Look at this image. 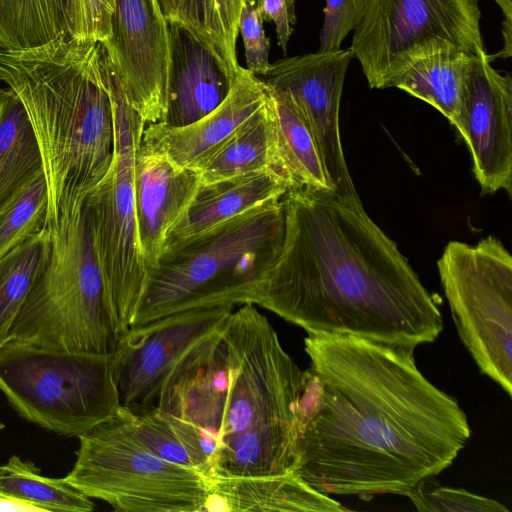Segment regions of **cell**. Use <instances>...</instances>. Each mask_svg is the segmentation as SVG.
Instances as JSON below:
<instances>
[{
	"label": "cell",
	"instance_id": "cell-20",
	"mask_svg": "<svg viewBox=\"0 0 512 512\" xmlns=\"http://www.w3.org/2000/svg\"><path fill=\"white\" fill-rule=\"evenodd\" d=\"M477 55L449 42L420 54L390 82L437 109L462 136L467 81Z\"/></svg>",
	"mask_w": 512,
	"mask_h": 512
},
{
	"label": "cell",
	"instance_id": "cell-39",
	"mask_svg": "<svg viewBox=\"0 0 512 512\" xmlns=\"http://www.w3.org/2000/svg\"><path fill=\"white\" fill-rule=\"evenodd\" d=\"M0 48H1V46H0Z\"/></svg>",
	"mask_w": 512,
	"mask_h": 512
},
{
	"label": "cell",
	"instance_id": "cell-34",
	"mask_svg": "<svg viewBox=\"0 0 512 512\" xmlns=\"http://www.w3.org/2000/svg\"><path fill=\"white\" fill-rule=\"evenodd\" d=\"M257 9L263 21H273L278 45L284 52L296 22L295 7L287 0H259Z\"/></svg>",
	"mask_w": 512,
	"mask_h": 512
},
{
	"label": "cell",
	"instance_id": "cell-32",
	"mask_svg": "<svg viewBox=\"0 0 512 512\" xmlns=\"http://www.w3.org/2000/svg\"><path fill=\"white\" fill-rule=\"evenodd\" d=\"M365 0H326L318 52L341 48L343 40L360 22Z\"/></svg>",
	"mask_w": 512,
	"mask_h": 512
},
{
	"label": "cell",
	"instance_id": "cell-36",
	"mask_svg": "<svg viewBox=\"0 0 512 512\" xmlns=\"http://www.w3.org/2000/svg\"><path fill=\"white\" fill-rule=\"evenodd\" d=\"M0 511L14 512H43V510L28 502L6 497L0 494Z\"/></svg>",
	"mask_w": 512,
	"mask_h": 512
},
{
	"label": "cell",
	"instance_id": "cell-13",
	"mask_svg": "<svg viewBox=\"0 0 512 512\" xmlns=\"http://www.w3.org/2000/svg\"><path fill=\"white\" fill-rule=\"evenodd\" d=\"M353 58L349 48L286 57L258 76L292 104L312 132L335 189L357 192L350 176L339 128L344 79Z\"/></svg>",
	"mask_w": 512,
	"mask_h": 512
},
{
	"label": "cell",
	"instance_id": "cell-9",
	"mask_svg": "<svg viewBox=\"0 0 512 512\" xmlns=\"http://www.w3.org/2000/svg\"><path fill=\"white\" fill-rule=\"evenodd\" d=\"M104 76L112 105L114 154L104 177L87 194L94 246L121 334L132 325L148 278L137 234L134 165L145 122L129 104L106 52Z\"/></svg>",
	"mask_w": 512,
	"mask_h": 512
},
{
	"label": "cell",
	"instance_id": "cell-23",
	"mask_svg": "<svg viewBox=\"0 0 512 512\" xmlns=\"http://www.w3.org/2000/svg\"><path fill=\"white\" fill-rule=\"evenodd\" d=\"M269 168L278 172L265 102L221 146L191 170L197 174L200 184H209Z\"/></svg>",
	"mask_w": 512,
	"mask_h": 512
},
{
	"label": "cell",
	"instance_id": "cell-10",
	"mask_svg": "<svg viewBox=\"0 0 512 512\" xmlns=\"http://www.w3.org/2000/svg\"><path fill=\"white\" fill-rule=\"evenodd\" d=\"M458 334L480 371L512 393V258L495 236L449 241L437 261Z\"/></svg>",
	"mask_w": 512,
	"mask_h": 512
},
{
	"label": "cell",
	"instance_id": "cell-7",
	"mask_svg": "<svg viewBox=\"0 0 512 512\" xmlns=\"http://www.w3.org/2000/svg\"><path fill=\"white\" fill-rule=\"evenodd\" d=\"M0 391L21 417L65 436L87 433L121 407L114 352L9 340L0 348Z\"/></svg>",
	"mask_w": 512,
	"mask_h": 512
},
{
	"label": "cell",
	"instance_id": "cell-24",
	"mask_svg": "<svg viewBox=\"0 0 512 512\" xmlns=\"http://www.w3.org/2000/svg\"><path fill=\"white\" fill-rule=\"evenodd\" d=\"M42 171L27 113L15 93L0 86V208Z\"/></svg>",
	"mask_w": 512,
	"mask_h": 512
},
{
	"label": "cell",
	"instance_id": "cell-38",
	"mask_svg": "<svg viewBox=\"0 0 512 512\" xmlns=\"http://www.w3.org/2000/svg\"><path fill=\"white\" fill-rule=\"evenodd\" d=\"M287 1H288V3H289L291 6L295 7V2H296V0H287Z\"/></svg>",
	"mask_w": 512,
	"mask_h": 512
},
{
	"label": "cell",
	"instance_id": "cell-21",
	"mask_svg": "<svg viewBox=\"0 0 512 512\" xmlns=\"http://www.w3.org/2000/svg\"><path fill=\"white\" fill-rule=\"evenodd\" d=\"M294 473L213 481L204 511H345Z\"/></svg>",
	"mask_w": 512,
	"mask_h": 512
},
{
	"label": "cell",
	"instance_id": "cell-25",
	"mask_svg": "<svg viewBox=\"0 0 512 512\" xmlns=\"http://www.w3.org/2000/svg\"><path fill=\"white\" fill-rule=\"evenodd\" d=\"M69 35V0H0V46L8 51L42 46Z\"/></svg>",
	"mask_w": 512,
	"mask_h": 512
},
{
	"label": "cell",
	"instance_id": "cell-16",
	"mask_svg": "<svg viewBox=\"0 0 512 512\" xmlns=\"http://www.w3.org/2000/svg\"><path fill=\"white\" fill-rule=\"evenodd\" d=\"M167 108L162 124L183 127L204 118L228 96L236 73L195 34L167 23Z\"/></svg>",
	"mask_w": 512,
	"mask_h": 512
},
{
	"label": "cell",
	"instance_id": "cell-8",
	"mask_svg": "<svg viewBox=\"0 0 512 512\" xmlns=\"http://www.w3.org/2000/svg\"><path fill=\"white\" fill-rule=\"evenodd\" d=\"M78 438L76 461L64 479L90 499L122 512L205 510L213 482L150 451L125 407Z\"/></svg>",
	"mask_w": 512,
	"mask_h": 512
},
{
	"label": "cell",
	"instance_id": "cell-18",
	"mask_svg": "<svg viewBox=\"0 0 512 512\" xmlns=\"http://www.w3.org/2000/svg\"><path fill=\"white\" fill-rule=\"evenodd\" d=\"M266 99L264 82L240 66L228 96L214 111L183 127L149 124L143 131L142 145L179 167L192 169L249 120Z\"/></svg>",
	"mask_w": 512,
	"mask_h": 512
},
{
	"label": "cell",
	"instance_id": "cell-31",
	"mask_svg": "<svg viewBox=\"0 0 512 512\" xmlns=\"http://www.w3.org/2000/svg\"><path fill=\"white\" fill-rule=\"evenodd\" d=\"M116 0H69V35L80 41L104 42L110 35Z\"/></svg>",
	"mask_w": 512,
	"mask_h": 512
},
{
	"label": "cell",
	"instance_id": "cell-33",
	"mask_svg": "<svg viewBox=\"0 0 512 512\" xmlns=\"http://www.w3.org/2000/svg\"><path fill=\"white\" fill-rule=\"evenodd\" d=\"M262 23L258 9L245 2L240 14L239 31L245 49L246 69L256 76L264 75L270 66L269 39Z\"/></svg>",
	"mask_w": 512,
	"mask_h": 512
},
{
	"label": "cell",
	"instance_id": "cell-19",
	"mask_svg": "<svg viewBox=\"0 0 512 512\" xmlns=\"http://www.w3.org/2000/svg\"><path fill=\"white\" fill-rule=\"evenodd\" d=\"M288 189L289 183L271 168L200 184L165 247L200 235L261 203L281 199Z\"/></svg>",
	"mask_w": 512,
	"mask_h": 512
},
{
	"label": "cell",
	"instance_id": "cell-5",
	"mask_svg": "<svg viewBox=\"0 0 512 512\" xmlns=\"http://www.w3.org/2000/svg\"><path fill=\"white\" fill-rule=\"evenodd\" d=\"M281 199L261 203L200 235L166 246L148 272L130 327L192 308L257 304L283 244Z\"/></svg>",
	"mask_w": 512,
	"mask_h": 512
},
{
	"label": "cell",
	"instance_id": "cell-17",
	"mask_svg": "<svg viewBox=\"0 0 512 512\" xmlns=\"http://www.w3.org/2000/svg\"><path fill=\"white\" fill-rule=\"evenodd\" d=\"M200 181L188 168L142 145L134 165L137 234L148 272L193 200Z\"/></svg>",
	"mask_w": 512,
	"mask_h": 512
},
{
	"label": "cell",
	"instance_id": "cell-35",
	"mask_svg": "<svg viewBox=\"0 0 512 512\" xmlns=\"http://www.w3.org/2000/svg\"><path fill=\"white\" fill-rule=\"evenodd\" d=\"M226 34L229 48L236 55V40L239 33L240 14L244 0H215Z\"/></svg>",
	"mask_w": 512,
	"mask_h": 512
},
{
	"label": "cell",
	"instance_id": "cell-28",
	"mask_svg": "<svg viewBox=\"0 0 512 512\" xmlns=\"http://www.w3.org/2000/svg\"><path fill=\"white\" fill-rule=\"evenodd\" d=\"M46 209L42 171L0 208V259L44 227Z\"/></svg>",
	"mask_w": 512,
	"mask_h": 512
},
{
	"label": "cell",
	"instance_id": "cell-26",
	"mask_svg": "<svg viewBox=\"0 0 512 512\" xmlns=\"http://www.w3.org/2000/svg\"><path fill=\"white\" fill-rule=\"evenodd\" d=\"M30 461L13 455L0 465V494L33 504L43 512H89L95 509L89 497L64 478L45 477Z\"/></svg>",
	"mask_w": 512,
	"mask_h": 512
},
{
	"label": "cell",
	"instance_id": "cell-27",
	"mask_svg": "<svg viewBox=\"0 0 512 512\" xmlns=\"http://www.w3.org/2000/svg\"><path fill=\"white\" fill-rule=\"evenodd\" d=\"M49 234L40 229L0 259V348L45 261Z\"/></svg>",
	"mask_w": 512,
	"mask_h": 512
},
{
	"label": "cell",
	"instance_id": "cell-30",
	"mask_svg": "<svg viewBox=\"0 0 512 512\" xmlns=\"http://www.w3.org/2000/svg\"><path fill=\"white\" fill-rule=\"evenodd\" d=\"M418 511L425 512H508V508L491 498L463 488L440 485L434 476L420 481L405 495Z\"/></svg>",
	"mask_w": 512,
	"mask_h": 512
},
{
	"label": "cell",
	"instance_id": "cell-29",
	"mask_svg": "<svg viewBox=\"0 0 512 512\" xmlns=\"http://www.w3.org/2000/svg\"><path fill=\"white\" fill-rule=\"evenodd\" d=\"M167 23H178L207 44L237 73V56L229 48L215 0H155Z\"/></svg>",
	"mask_w": 512,
	"mask_h": 512
},
{
	"label": "cell",
	"instance_id": "cell-12",
	"mask_svg": "<svg viewBox=\"0 0 512 512\" xmlns=\"http://www.w3.org/2000/svg\"><path fill=\"white\" fill-rule=\"evenodd\" d=\"M233 308H192L122 333L114 351L121 406L132 412L152 408L172 372L225 324Z\"/></svg>",
	"mask_w": 512,
	"mask_h": 512
},
{
	"label": "cell",
	"instance_id": "cell-2",
	"mask_svg": "<svg viewBox=\"0 0 512 512\" xmlns=\"http://www.w3.org/2000/svg\"><path fill=\"white\" fill-rule=\"evenodd\" d=\"M281 200L283 244L257 305L311 336L412 348L439 336L434 297L357 192L292 187Z\"/></svg>",
	"mask_w": 512,
	"mask_h": 512
},
{
	"label": "cell",
	"instance_id": "cell-1",
	"mask_svg": "<svg viewBox=\"0 0 512 512\" xmlns=\"http://www.w3.org/2000/svg\"><path fill=\"white\" fill-rule=\"evenodd\" d=\"M304 346L293 473L313 489L405 496L466 445L465 412L421 373L415 348L328 335H308Z\"/></svg>",
	"mask_w": 512,
	"mask_h": 512
},
{
	"label": "cell",
	"instance_id": "cell-4",
	"mask_svg": "<svg viewBox=\"0 0 512 512\" xmlns=\"http://www.w3.org/2000/svg\"><path fill=\"white\" fill-rule=\"evenodd\" d=\"M0 83L21 101L42 158L44 227L81 209L114 154V123L100 42L59 36L35 48H0Z\"/></svg>",
	"mask_w": 512,
	"mask_h": 512
},
{
	"label": "cell",
	"instance_id": "cell-11",
	"mask_svg": "<svg viewBox=\"0 0 512 512\" xmlns=\"http://www.w3.org/2000/svg\"><path fill=\"white\" fill-rule=\"evenodd\" d=\"M478 0H365L349 49L372 89L391 80L420 54L449 42L485 53Z\"/></svg>",
	"mask_w": 512,
	"mask_h": 512
},
{
	"label": "cell",
	"instance_id": "cell-3",
	"mask_svg": "<svg viewBox=\"0 0 512 512\" xmlns=\"http://www.w3.org/2000/svg\"><path fill=\"white\" fill-rule=\"evenodd\" d=\"M306 374L253 304L190 353L150 410L211 481L293 473Z\"/></svg>",
	"mask_w": 512,
	"mask_h": 512
},
{
	"label": "cell",
	"instance_id": "cell-37",
	"mask_svg": "<svg viewBox=\"0 0 512 512\" xmlns=\"http://www.w3.org/2000/svg\"><path fill=\"white\" fill-rule=\"evenodd\" d=\"M500 8L504 20L502 22L503 30H512V0H493Z\"/></svg>",
	"mask_w": 512,
	"mask_h": 512
},
{
	"label": "cell",
	"instance_id": "cell-14",
	"mask_svg": "<svg viewBox=\"0 0 512 512\" xmlns=\"http://www.w3.org/2000/svg\"><path fill=\"white\" fill-rule=\"evenodd\" d=\"M129 104L146 126L160 123L167 108L169 37L155 0H116L110 35L101 42Z\"/></svg>",
	"mask_w": 512,
	"mask_h": 512
},
{
	"label": "cell",
	"instance_id": "cell-22",
	"mask_svg": "<svg viewBox=\"0 0 512 512\" xmlns=\"http://www.w3.org/2000/svg\"><path fill=\"white\" fill-rule=\"evenodd\" d=\"M266 88V105L279 174L290 188L307 186L335 189L328 178L316 140L305 121L285 96Z\"/></svg>",
	"mask_w": 512,
	"mask_h": 512
},
{
	"label": "cell",
	"instance_id": "cell-6",
	"mask_svg": "<svg viewBox=\"0 0 512 512\" xmlns=\"http://www.w3.org/2000/svg\"><path fill=\"white\" fill-rule=\"evenodd\" d=\"M48 234L45 261L11 326L9 340L54 350L113 353L121 332L84 205Z\"/></svg>",
	"mask_w": 512,
	"mask_h": 512
},
{
	"label": "cell",
	"instance_id": "cell-15",
	"mask_svg": "<svg viewBox=\"0 0 512 512\" xmlns=\"http://www.w3.org/2000/svg\"><path fill=\"white\" fill-rule=\"evenodd\" d=\"M490 55L476 56L466 89L464 128L472 171L481 195L505 190L512 195V78L491 66Z\"/></svg>",
	"mask_w": 512,
	"mask_h": 512
}]
</instances>
